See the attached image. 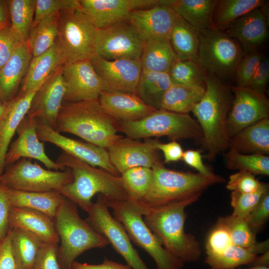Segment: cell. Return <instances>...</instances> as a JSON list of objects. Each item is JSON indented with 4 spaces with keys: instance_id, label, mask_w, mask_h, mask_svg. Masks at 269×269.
<instances>
[{
    "instance_id": "cell-53",
    "label": "cell",
    "mask_w": 269,
    "mask_h": 269,
    "mask_svg": "<svg viewBox=\"0 0 269 269\" xmlns=\"http://www.w3.org/2000/svg\"><path fill=\"white\" fill-rule=\"evenodd\" d=\"M0 269H20L12 244L10 228L0 242Z\"/></svg>"
},
{
    "instance_id": "cell-10",
    "label": "cell",
    "mask_w": 269,
    "mask_h": 269,
    "mask_svg": "<svg viewBox=\"0 0 269 269\" xmlns=\"http://www.w3.org/2000/svg\"><path fill=\"white\" fill-rule=\"evenodd\" d=\"M96 30L81 7L59 13L57 42L64 64L90 60L94 56Z\"/></svg>"
},
{
    "instance_id": "cell-56",
    "label": "cell",
    "mask_w": 269,
    "mask_h": 269,
    "mask_svg": "<svg viewBox=\"0 0 269 269\" xmlns=\"http://www.w3.org/2000/svg\"><path fill=\"white\" fill-rule=\"evenodd\" d=\"M155 146L158 150L162 152L165 163L177 161L182 159L184 151L180 144L176 141L164 143L156 139Z\"/></svg>"
},
{
    "instance_id": "cell-40",
    "label": "cell",
    "mask_w": 269,
    "mask_h": 269,
    "mask_svg": "<svg viewBox=\"0 0 269 269\" xmlns=\"http://www.w3.org/2000/svg\"><path fill=\"white\" fill-rule=\"evenodd\" d=\"M10 228L12 244L20 269H32L44 243L20 229Z\"/></svg>"
},
{
    "instance_id": "cell-49",
    "label": "cell",
    "mask_w": 269,
    "mask_h": 269,
    "mask_svg": "<svg viewBox=\"0 0 269 269\" xmlns=\"http://www.w3.org/2000/svg\"><path fill=\"white\" fill-rule=\"evenodd\" d=\"M264 184L260 182L254 174L246 171H239L230 176L226 188L232 191L250 193L258 191Z\"/></svg>"
},
{
    "instance_id": "cell-6",
    "label": "cell",
    "mask_w": 269,
    "mask_h": 269,
    "mask_svg": "<svg viewBox=\"0 0 269 269\" xmlns=\"http://www.w3.org/2000/svg\"><path fill=\"white\" fill-rule=\"evenodd\" d=\"M77 206L64 197L54 219L60 241L58 256L62 269H71L76 259L85 251L109 245L80 217Z\"/></svg>"
},
{
    "instance_id": "cell-42",
    "label": "cell",
    "mask_w": 269,
    "mask_h": 269,
    "mask_svg": "<svg viewBox=\"0 0 269 269\" xmlns=\"http://www.w3.org/2000/svg\"><path fill=\"white\" fill-rule=\"evenodd\" d=\"M130 199L140 203L147 194L152 179V169L146 167L129 169L121 174Z\"/></svg>"
},
{
    "instance_id": "cell-16",
    "label": "cell",
    "mask_w": 269,
    "mask_h": 269,
    "mask_svg": "<svg viewBox=\"0 0 269 269\" xmlns=\"http://www.w3.org/2000/svg\"><path fill=\"white\" fill-rule=\"evenodd\" d=\"M90 60L101 81L103 92L135 93L142 70L140 60H107L94 56Z\"/></svg>"
},
{
    "instance_id": "cell-24",
    "label": "cell",
    "mask_w": 269,
    "mask_h": 269,
    "mask_svg": "<svg viewBox=\"0 0 269 269\" xmlns=\"http://www.w3.org/2000/svg\"><path fill=\"white\" fill-rule=\"evenodd\" d=\"M98 99L104 111L118 122L137 121L156 111L134 93L102 92Z\"/></svg>"
},
{
    "instance_id": "cell-23",
    "label": "cell",
    "mask_w": 269,
    "mask_h": 269,
    "mask_svg": "<svg viewBox=\"0 0 269 269\" xmlns=\"http://www.w3.org/2000/svg\"><path fill=\"white\" fill-rule=\"evenodd\" d=\"M268 21L261 8H257L235 20L223 32L236 40L246 53L258 50L266 42Z\"/></svg>"
},
{
    "instance_id": "cell-47",
    "label": "cell",
    "mask_w": 269,
    "mask_h": 269,
    "mask_svg": "<svg viewBox=\"0 0 269 269\" xmlns=\"http://www.w3.org/2000/svg\"><path fill=\"white\" fill-rule=\"evenodd\" d=\"M264 57L259 50L244 54L237 66L234 75L237 86H249L260 62Z\"/></svg>"
},
{
    "instance_id": "cell-13",
    "label": "cell",
    "mask_w": 269,
    "mask_h": 269,
    "mask_svg": "<svg viewBox=\"0 0 269 269\" xmlns=\"http://www.w3.org/2000/svg\"><path fill=\"white\" fill-rule=\"evenodd\" d=\"M144 41L128 21L97 29L94 56L107 60H140Z\"/></svg>"
},
{
    "instance_id": "cell-11",
    "label": "cell",
    "mask_w": 269,
    "mask_h": 269,
    "mask_svg": "<svg viewBox=\"0 0 269 269\" xmlns=\"http://www.w3.org/2000/svg\"><path fill=\"white\" fill-rule=\"evenodd\" d=\"M73 180L72 171L69 168L64 170L45 169L27 158H21L5 168L0 177V184L23 191H58Z\"/></svg>"
},
{
    "instance_id": "cell-29",
    "label": "cell",
    "mask_w": 269,
    "mask_h": 269,
    "mask_svg": "<svg viewBox=\"0 0 269 269\" xmlns=\"http://www.w3.org/2000/svg\"><path fill=\"white\" fill-rule=\"evenodd\" d=\"M243 154H269V119L261 120L230 138L229 148Z\"/></svg>"
},
{
    "instance_id": "cell-59",
    "label": "cell",
    "mask_w": 269,
    "mask_h": 269,
    "mask_svg": "<svg viewBox=\"0 0 269 269\" xmlns=\"http://www.w3.org/2000/svg\"><path fill=\"white\" fill-rule=\"evenodd\" d=\"M10 26L7 0H0V28Z\"/></svg>"
},
{
    "instance_id": "cell-7",
    "label": "cell",
    "mask_w": 269,
    "mask_h": 269,
    "mask_svg": "<svg viewBox=\"0 0 269 269\" xmlns=\"http://www.w3.org/2000/svg\"><path fill=\"white\" fill-rule=\"evenodd\" d=\"M105 199L108 207L112 209L113 216L123 225L131 240L151 257L157 269L183 267L184 263L165 249L146 225L142 216L146 210L140 203L131 199Z\"/></svg>"
},
{
    "instance_id": "cell-48",
    "label": "cell",
    "mask_w": 269,
    "mask_h": 269,
    "mask_svg": "<svg viewBox=\"0 0 269 269\" xmlns=\"http://www.w3.org/2000/svg\"><path fill=\"white\" fill-rule=\"evenodd\" d=\"M232 245L227 229L222 224L216 222L207 238L205 247L206 255L221 254Z\"/></svg>"
},
{
    "instance_id": "cell-43",
    "label": "cell",
    "mask_w": 269,
    "mask_h": 269,
    "mask_svg": "<svg viewBox=\"0 0 269 269\" xmlns=\"http://www.w3.org/2000/svg\"><path fill=\"white\" fill-rule=\"evenodd\" d=\"M257 256L248 249L232 245L221 254L206 255L205 262L211 269H234L250 264Z\"/></svg>"
},
{
    "instance_id": "cell-60",
    "label": "cell",
    "mask_w": 269,
    "mask_h": 269,
    "mask_svg": "<svg viewBox=\"0 0 269 269\" xmlns=\"http://www.w3.org/2000/svg\"><path fill=\"white\" fill-rule=\"evenodd\" d=\"M249 265L250 267L269 268V251L261 254L259 256L258 255Z\"/></svg>"
},
{
    "instance_id": "cell-62",
    "label": "cell",
    "mask_w": 269,
    "mask_h": 269,
    "mask_svg": "<svg viewBox=\"0 0 269 269\" xmlns=\"http://www.w3.org/2000/svg\"><path fill=\"white\" fill-rule=\"evenodd\" d=\"M247 269H269V268L267 267H250Z\"/></svg>"
},
{
    "instance_id": "cell-17",
    "label": "cell",
    "mask_w": 269,
    "mask_h": 269,
    "mask_svg": "<svg viewBox=\"0 0 269 269\" xmlns=\"http://www.w3.org/2000/svg\"><path fill=\"white\" fill-rule=\"evenodd\" d=\"M61 73L66 87L64 101L97 100L103 92L100 78L89 59L64 64Z\"/></svg>"
},
{
    "instance_id": "cell-36",
    "label": "cell",
    "mask_w": 269,
    "mask_h": 269,
    "mask_svg": "<svg viewBox=\"0 0 269 269\" xmlns=\"http://www.w3.org/2000/svg\"><path fill=\"white\" fill-rule=\"evenodd\" d=\"M266 2L263 0H217L213 14L212 27L223 31L236 19L261 8Z\"/></svg>"
},
{
    "instance_id": "cell-61",
    "label": "cell",
    "mask_w": 269,
    "mask_h": 269,
    "mask_svg": "<svg viewBox=\"0 0 269 269\" xmlns=\"http://www.w3.org/2000/svg\"><path fill=\"white\" fill-rule=\"evenodd\" d=\"M6 108V104H1L0 103V118L4 114L5 110Z\"/></svg>"
},
{
    "instance_id": "cell-14",
    "label": "cell",
    "mask_w": 269,
    "mask_h": 269,
    "mask_svg": "<svg viewBox=\"0 0 269 269\" xmlns=\"http://www.w3.org/2000/svg\"><path fill=\"white\" fill-rule=\"evenodd\" d=\"M234 95L227 122L228 134L231 137L243 129L269 118V102L265 94L249 86L233 87Z\"/></svg>"
},
{
    "instance_id": "cell-51",
    "label": "cell",
    "mask_w": 269,
    "mask_h": 269,
    "mask_svg": "<svg viewBox=\"0 0 269 269\" xmlns=\"http://www.w3.org/2000/svg\"><path fill=\"white\" fill-rule=\"evenodd\" d=\"M58 244L44 243L32 269H62L58 256Z\"/></svg>"
},
{
    "instance_id": "cell-50",
    "label": "cell",
    "mask_w": 269,
    "mask_h": 269,
    "mask_svg": "<svg viewBox=\"0 0 269 269\" xmlns=\"http://www.w3.org/2000/svg\"><path fill=\"white\" fill-rule=\"evenodd\" d=\"M269 218V190L262 196L254 209L245 219L256 235L263 230Z\"/></svg>"
},
{
    "instance_id": "cell-45",
    "label": "cell",
    "mask_w": 269,
    "mask_h": 269,
    "mask_svg": "<svg viewBox=\"0 0 269 269\" xmlns=\"http://www.w3.org/2000/svg\"><path fill=\"white\" fill-rule=\"evenodd\" d=\"M268 190L269 185L264 183L260 189L253 193L232 191L231 205L233 209L232 215L246 219L257 205L262 195Z\"/></svg>"
},
{
    "instance_id": "cell-26",
    "label": "cell",
    "mask_w": 269,
    "mask_h": 269,
    "mask_svg": "<svg viewBox=\"0 0 269 269\" xmlns=\"http://www.w3.org/2000/svg\"><path fill=\"white\" fill-rule=\"evenodd\" d=\"M37 91L25 95H17L6 104L0 118V177L5 169V157L17 129L27 115Z\"/></svg>"
},
{
    "instance_id": "cell-19",
    "label": "cell",
    "mask_w": 269,
    "mask_h": 269,
    "mask_svg": "<svg viewBox=\"0 0 269 269\" xmlns=\"http://www.w3.org/2000/svg\"><path fill=\"white\" fill-rule=\"evenodd\" d=\"M16 133L18 137L10 143L5 157V168L21 158H32L42 162L50 170L66 169L46 154L44 143L37 135L36 119L26 115L19 124Z\"/></svg>"
},
{
    "instance_id": "cell-52",
    "label": "cell",
    "mask_w": 269,
    "mask_h": 269,
    "mask_svg": "<svg viewBox=\"0 0 269 269\" xmlns=\"http://www.w3.org/2000/svg\"><path fill=\"white\" fill-rule=\"evenodd\" d=\"M22 43L24 42L12 31L10 26L0 28V69Z\"/></svg>"
},
{
    "instance_id": "cell-4",
    "label": "cell",
    "mask_w": 269,
    "mask_h": 269,
    "mask_svg": "<svg viewBox=\"0 0 269 269\" xmlns=\"http://www.w3.org/2000/svg\"><path fill=\"white\" fill-rule=\"evenodd\" d=\"M199 197L147 210L143 220L163 247L185 263L199 261L201 257L200 244L195 237L185 233V208Z\"/></svg>"
},
{
    "instance_id": "cell-44",
    "label": "cell",
    "mask_w": 269,
    "mask_h": 269,
    "mask_svg": "<svg viewBox=\"0 0 269 269\" xmlns=\"http://www.w3.org/2000/svg\"><path fill=\"white\" fill-rule=\"evenodd\" d=\"M227 166L232 170L246 171L254 175H269V157L259 154H243L229 148L226 154Z\"/></svg>"
},
{
    "instance_id": "cell-18",
    "label": "cell",
    "mask_w": 269,
    "mask_h": 269,
    "mask_svg": "<svg viewBox=\"0 0 269 269\" xmlns=\"http://www.w3.org/2000/svg\"><path fill=\"white\" fill-rule=\"evenodd\" d=\"M82 10L97 29L128 20L134 10L161 4L162 0H79Z\"/></svg>"
},
{
    "instance_id": "cell-15",
    "label": "cell",
    "mask_w": 269,
    "mask_h": 269,
    "mask_svg": "<svg viewBox=\"0 0 269 269\" xmlns=\"http://www.w3.org/2000/svg\"><path fill=\"white\" fill-rule=\"evenodd\" d=\"M36 121L37 134L40 140L50 142L63 149L64 152L90 165L99 167L116 176L121 175L111 162L107 149L68 137L41 120L36 119Z\"/></svg>"
},
{
    "instance_id": "cell-38",
    "label": "cell",
    "mask_w": 269,
    "mask_h": 269,
    "mask_svg": "<svg viewBox=\"0 0 269 269\" xmlns=\"http://www.w3.org/2000/svg\"><path fill=\"white\" fill-rule=\"evenodd\" d=\"M59 13L51 14L31 26L26 43L32 57L43 53L56 41Z\"/></svg>"
},
{
    "instance_id": "cell-9",
    "label": "cell",
    "mask_w": 269,
    "mask_h": 269,
    "mask_svg": "<svg viewBox=\"0 0 269 269\" xmlns=\"http://www.w3.org/2000/svg\"><path fill=\"white\" fill-rule=\"evenodd\" d=\"M199 34L198 61L202 69L222 81L234 78L245 54L240 44L213 27Z\"/></svg>"
},
{
    "instance_id": "cell-57",
    "label": "cell",
    "mask_w": 269,
    "mask_h": 269,
    "mask_svg": "<svg viewBox=\"0 0 269 269\" xmlns=\"http://www.w3.org/2000/svg\"><path fill=\"white\" fill-rule=\"evenodd\" d=\"M182 159L186 164L197 170L199 173L209 175L213 172L204 164L199 150L189 149L184 151Z\"/></svg>"
},
{
    "instance_id": "cell-12",
    "label": "cell",
    "mask_w": 269,
    "mask_h": 269,
    "mask_svg": "<svg viewBox=\"0 0 269 269\" xmlns=\"http://www.w3.org/2000/svg\"><path fill=\"white\" fill-rule=\"evenodd\" d=\"M85 221L98 234L104 237L113 249L133 269H149L133 246L126 231L109 210L102 195L93 203Z\"/></svg>"
},
{
    "instance_id": "cell-39",
    "label": "cell",
    "mask_w": 269,
    "mask_h": 269,
    "mask_svg": "<svg viewBox=\"0 0 269 269\" xmlns=\"http://www.w3.org/2000/svg\"><path fill=\"white\" fill-rule=\"evenodd\" d=\"M10 28L23 42H26L34 18L36 0H7Z\"/></svg>"
},
{
    "instance_id": "cell-46",
    "label": "cell",
    "mask_w": 269,
    "mask_h": 269,
    "mask_svg": "<svg viewBox=\"0 0 269 269\" xmlns=\"http://www.w3.org/2000/svg\"><path fill=\"white\" fill-rule=\"evenodd\" d=\"M77 0H36L33 21L31 26L51 14L80 8Z\"/></svg>"
},
{
    "instance_id": "cell-27",
    "label": "cell",
    "mask_w": 269,
    "mask_h": 269,
    "mask_svg": "<svg viewBox=\"0 0 269 269\" xmlns=\"http://www.w3.org/2000/svg\"><path fill=\"white\" fill-rule=\"evenodd\" d=\"M32 58L27 43H22L0 69V103H7L17 95L21 80Z\"/></svg>"
},
{
    "instance_id": "cell-21",
    "label": "cell",
    "mask_w": 269,
    "mask_h": 269,
    "mask_svg": "<svg viewBox=\"0 0 269 269\" xmlns=\"http://www.w3.org/2000/svg\"><path fill=\"white\" fill-rule=\"evenodd\" d=\"M62 67L36 91L26 115L41 120L54 130L66 91Z\"/></svg>"
},
{
    "instance_id": "cell-3",
    "label": "cell",
    "mask_w": 269,
    "mask_h": 269,
    "mask_svg": "<svg viewBox=\"0 0 269 269\" xmlns=\"http://www.w3.org/2000/svg\"><path fill=\"white\" fill-rule=\"evenodd\" d=\"M54 130L105 149L123 137L118 134V121L104 111L99 99L62 104Z\"/></svg>"
},
{
    "instance_id": "cell-54",
    "label": "cell",
    "mask_w": 269,
    "mask_h": 269,
    "mask_svg": "<svg viewBox=\"0 0 269 269\" xmlns=\"http://www.w3.org/2000/svg\"><path fill=\"white\" fill-rule=\"evenodd\" d=\"M269 80V61L264 57L260 62L249 87L265 94Z\"/></svg>"
},
{
    "instance_id": "cell-34",
    "label": "cell",
    "mask_w": 269,
    "mask_h": 269,
    "mask_svg": "<svg viewBox=\"0 0 269 269\" xmlns=\"http://www.w3.org/2000/svg\"><path fill=\"white\" fill-rule=\"evenodd\" d=\"M171 85L168 73L141 70L135 94L145 104L158 110L164 94Z\"/></svg>"
},
{
    "instance_id": "cell-30",
    "label": "cell",
    "mask_w": 269,
    "mask_h": 269,
    "mask_svg": "<svg viewBox=\"0 0 269 269\" xmlns=\"http://www.w3.org/2000/svg\"><path fill=\"white\" fill-rule=\"evenodd\" d=\"M7 195L11 207L35 210L45 214L53 219L64 198L62 194L56 191L28 192L8 188Z\"/></svg>"
},
{
    "instance_id": "cell-20",
    "label": "cell",
    "mask_w": 269,
    "mask_h": 269,
    "mask_svg": "<svg viewBox=\"0 0 269 269\" xmlns=\"http://www.w3.org/2000/svg\"><path fill=\"white\" fill-rule=\"evenodd\" d=\"M155 139L146 138L140 142L123 137L107 149L111 162L120 175L133 167L151 168L162 162L155 146Z\"/></svg>"
},
{
    "instance_id": "cell-41",
    "label": "cell",
    "mask_w": 269,
    "mask_h": 269,
    "mask_svg": "<svg viewBox=\"0 0 269 269\" xmlns=\"http://www.w3.org/2000/svg\"><path fill=\"white\" fill-rule=\"evenodd\" d=\"M168 73L172 84L189 87H205L207 74L194 61L176 59Z\"/></svg>"
},
{
    "instance_id": "cell-32",
    "label": "cell",
    "mask_w": 269,
    "mask_h": 269,
    "mask_svg": "<svg viewBox=\"0 0 269 269\" xmlns=\"http://www.w3.org/2000/svg\"><path fill=\"white\" fill-rule=\"evenodd\" d=\"M176 59L168 37H155L144 41L140 58L142 70L168 73Z\"/></svg>"
},
{
    "instance_id": "cell-31",
    "label": "cell",
    "mask_w": 269,
    "mask_h": 269,
    "mask_svg": "<svg viewBox=\"0 0 269 269\" xmlns=\"http://www.w3.org/2000/svg\"><path fill=\"white\" fill-rule=\"evenodd\" d=\"M217 0H168V6L198 32L212 28Z\"/></svg>"
},
{
    "instance_id": "cell-25",
    "label": "cell",
    "mask_w": 269,
    "mask_h": 269,
    "mask_svg": "<svg viewBox=\"0 0 269 269\" xmlns=\"http://www.w3.org/2000/svg\"><path fill=\"white\" fill-rule=\"evenodd\" d=\"M9 224L10 228L20 229L43 243L60 242L54 219L41 212L11 207Z\"/></svg>"
},
{
    "instance_id": "cell-8",
    "label": "cell",
    "mask_w": 269,
    "mask_h": 269,
    "mask_svg": "<svg viewBox=\"0 0 269 269\" xmlns=\"http://www.w3.org/2000/svg\"><path fill=\"white\" fill-rule=\"evenodd\" d=\"M118 130L133 139L165 136L171 141L180 139L202 140L203 137L199 124L188 114L162 109L156 110L137 121H118Z\"/></svg>"
},
{
    "instance_id": "cell-2",
    "label": "cell",
    "mask_w": 269,
    "mask_h": 269,
    "mask_svg": "<svg viewBox=\"0 0 269 269\" xmlns=\"http://www.w3.org/2000/svg\"><path fill=\"white\" fill-rule=\"evenodd\" d=\"M232 100L231 92L223 81L207 74L205 93L192 112L201 129V141L210 161L229 148L227 122Z\"/></svg>"
},
{
    "instance_id": "cell-5",
    "label": "cell",
    "mask_w": 269,
    "mask_h": 269,
    "mask_svg": "<svg viewBox=\"0 0 269 269\" xmlns=\"http://www.w3.org/2000/svg\"><path fill=\"white\" fill-rule=\"evenodd\" d=\"M151 168V185L140 202L146 212L149 209L200 197L209 187L225 181L223 177L213 172L204 175L168 169L162 162Z\"/></svg>"
},
{
    "instance_id": "cell-22",
    "label": "cell",
    "mask_w": 269,
    "mask_h": 269,
    "mask_svg": "<svg viewBox=\"0 0 269 269\" xmlns=\"http://www.w3.org/2000/svg\"><path fill=\"white\" fill-rule=\"evenodd\" d=\"M161 4L133 11L128 21L143 41L155 37H168L176 13L170 7Z\"/></svg>"
},
{
    "instance_id": "cell-33",
    "label": "cell",
    "mask_w": 269,
    "mask_h": 269,
    "mask_svg": "<svg viewBox=\"0 0 269 269\" xmlns=\"http://www.w3.org/2000/svg\"><path fill=\"white\" fill-rule=\"evenodd\" d=\"M168 38L177 59L198 63L199 32L176 13Z\"/></svg>"
},
{
    "instance_id": "cell-58",
    "label": "cell",
    "mask_w": 269,
    "mask_h": 269,
    "mask_svg": "<svg viewBox=\"0 0 269 269\" xmlns=\"http://www.w3.org/2000/svg\"><path fill=\"white\" fill-rule=\"evenodd\" d=\"M71 269H133L127 265L105 259L102 263L98 265L81 263L75 261L72 264Z\"/></svg>"
},
{
    "instance_id": "cell-35",
    "label": "cell",
    "mask_w": 269,
    "mask_h": 269,
    "mask_svg": "<svg viewBox=\"0 0 269 269\" xmlns=\"http://www.w3.org/2000/svg\"><path fill=\"white\" fill-rule=\"evenodd\" d=\"M217 222L227 229L234 245L248 249L257 255L269 250L268 240L258 242L256 235L251 231L245 219L231 214L220 217Z\"/></svg>"
},
{
    "instance_id": "cell-1",
    "label": "cell",
    "mask_w": 269,
    "mask_h": 269,
    "mask_svg": "<svg viewBox=\"0 0 269 269\" xmlns=\"http://www.w3.org/2000/svg\"><path fill=\"white\" fill-rule=\"evenodd\" d=\"M72 171L73 180L58 190L64 197L88 212L96 194L115 200L130 199L120 176L94 167L63 151L56 161Z\"/></svg>"
},
{
    "instance_id": "cell-28",
    "label": "cell",
    "mask_w": 269,
    "mask_h": 269,
    "mask_svg": "<svg viewBox=\"0 0 269 269\" xmlns=\"http://www.w3.org/2000/svg\"><path fill=\"white\" fill-rule=\"evenodd\" d=\"M63 64V57L56 40L46 51L32 58L19 94L25 95L38 90Z\"/></svg>"
},
{
    "instance_id": "cell-55",
    "label": "cell",
    "mask_w": 269,
    "mask_h": 269,
    "mask_svg": "<svg viewBox=\"0 0 269 269\" xmlns=\"http://www.w3.org/2000/svg\"><path fill=\"white\" fill-rule=\"evenodd\" d=\"M10 209L7 188L0 184V242L6 237L10 228L9 217Z\"/></svg>"
},
{
    "instance_id": "cell-37",
    "label": "cell",
    "mask_w": 269,
    "mask_h": 269,
    "mask_svg": "<svg viewBox=\"0 0 269 269\" xmlns=\"http://www.w3.org/2000/svg\"><path fill=\"white\" fill-rule=\"evenodd\" d=\"M205 87H189L172 84L163 95L161 109L179 114H188L199 102Z\"/></svg>"
}]
</instances>
